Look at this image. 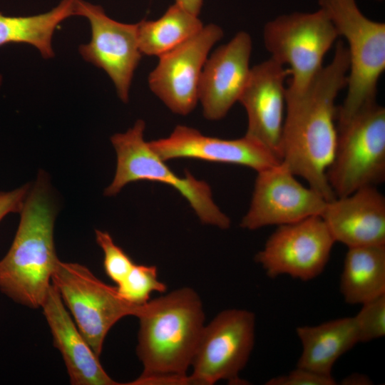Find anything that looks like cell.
Instances as JSON below:
<instances>
[{"mask_svg": "<svg viewBox=\"0 0 385 385\" xmlns=\"http://www.w3.org/2000/svg\"><path fill=\"white\" fill-rule=\"evenodd\" d=\"M349 68L346 46L339 41L332 61L308 88L298 95L286 94L282 163L327 202L336 197L327 176L337 143L335 100L346 86Z\"/></svg>", "mask_w": 385, "mask_h": 385, "instance_id": "obj_1", "label": "cell"}, {"mask_svg": "<svg viewBox=\"0 0 385 385\" xmlns=\"http://www.w3.org/2000/svg\"><path fill=\"white\" fill-rule=\"evenodd\" d=\"M139 319L137 355L143 372L126 384H190L187 371L205 327L200 297L182 287L148 301Z\"/></svg>", "mask_w": 385, "mask_h": 385, "instance_id": "obj_2", "label": "cell"}, {"mask_svg": "<svg viewBox=\"0 0 385 385\" xmlns=\"http://www.w3.org/2000/svg\"><path fill=\"white\" fill-rule=\"evenodd\" d=\"M56 213L48 175L40 170L19 212L12 244L0 260V291L29 308L41 307L59 260L53 238Z\"/></svg>", "mask_w": 385, "mask_h": 385, "instance_id": "obj_3", "label": "cell"}, {"mask_svg": "<svg viewBox=\"0 0 385 385\" xmlns=\"http://www.w3.org/2000/svg\"><path fill=\"white\" fill-rule=\"evenodd\" d=\"M319 4L348 43L347 93L337 108L339 126L376 102L378 81L385 69V24L366 18L356 0H319Z\"/></svg>", "mask_w": 385, "mask_h": 385, "instance_id": "obj_4", "label": "cell"}, {"mask_svg": "<svg viewBox=\"0 0 385 385\" xmlns=\"http://www.w3.org/2000/svg\"><path fill=\"white\" fill-rule=\"evenodd\" d=\"M145 122L139 119L125 133L111 137L116 153V169L104 195L115 196L128 183L141 180L159 182L176 190L190 204L202 223L225 230L230 220L215 202L210 185L188 170L175 173L144 139Z\"/></svg>", "mask_w": 385, "mask_h": 385, "instance_id": "obj_5", "label": "cell"}, {"mask_svg": "<svg viewBox=\"0 0 385 385\" xmlns=\"http://www.w3.org/2000/svg\"><path fill=\"white\" fill-rule=\"evenodd\" d=\"M333 161L327 173L336 197L385 180V109L376 102L337 126Z\"/></svg>", "mask_w": 385, "mask_h": 385, "instance_id": "obj_6", "label": "cell"}, {"mask_svg": "<svg viewBox=\"0 0 385 385\" xmlns=\"http://www.w3.org/2000/svg\"><path fill=\"white\" fill-rule=\"evenodd\" d=\"M322 9L277 17L264 27L263 40L272 58L289 66L287 95L303 93L319 73L324 56L339 37Z\"/></svg>", "mask_w": 385, "mask_h": 385, "instance_id": "obj_7", "label": "cell"}, {"mask_svg": "<svg viewBox=\"0 0 385 385\" xmlns=\"http://www.w3.org/2000/svg\"><path fill=\"white\" fill-rule=\"evenodd\" d=\"M57 289L78 329L100 357L112 327L124 317H137L143 305L128 302L86 266L60 260L52 274Z\"/></svg>", "mask_w": 385, "mask_h": 385, "instance_id": "obj_8", "label": "cell"}, {"mask_svg": "<svg viewBox=\"0 0 385 385\" xmlns=\"http://www.w3.org/2000/svg\"><path fill=\"white\" fill-rule=\"evenodd\" d=\"M255 315L242 309L222 311L205 325L188 376L190 384L212 385L220 380L245 384L240 373L255 343Z\"/></svg>", "mask_w": 385, "mask_h": 385, "instance_id": "obj_9", "label": "cell"}, {"mask_svg": "<svg viewBox=\"0 0 385 385\" xmlns=\"http://www.w3.org/2000/svg\"><path fill=\"white\" fill-rule=\"evenodd\" d=\"M334 242L322 217L312 216L278 226L255 260L271 278L309 281L324 271Z\"/></svg>", "mask_w": 385, "mask_h": 385, "instance_id": "obj_10", "label": "cell"}, {"mask_svg": "<svg viewBox=\"0 0 385 385\" xmlns=\"http://www.w3.org/2000/svg\"><path fill=\"white\" fill-rule=\"evenodd\" d=\"M75 15L87 19L91 29V39L79 46V53L108 74L119 98L128 103L133 75L143 56L138 24L117 21L101 6L83 0H75Z\"/></svg>", "mask_w": 385, "mask_h": 385, "instance_id": "obj_11", "label": "cell"}, {"mask_svg": "<svg viewBox=\"0 0 385 385\" xmlns=\"http://www.w3.org/2000/svg\"><path fill=\"white\" fill-rule=\"evenodd\" d=\"M327 201L304 187L282 163L257 172L250 207L240 227L249 230L321 215Z\"/></svg>", "mask_w": 385, "mask_h": 385, "instance_id": "obj_12", "label": "cell"}, {"mask_svg": "<svg viewBox=\"0 0 385 385\" xmlns=\"http://www.w3.org/2000/svg\"><path fill=\"white\" fill-rule=\"evenodd\" d=\"M222 37L221 27L207 24L194 36L158 57V63L148 76V86L173 113L186 115L196 106L203 66L211 48Z\"/></svg>", "mask_w": 385, "mask_h": 385, "instance_id": "obj_13", "label": "cell"}, {"mask_svg": "<svg viewBox=\"0 0 385 385\" xmlns=\"http://www.w3.org/2000/svg\"><path fill=\"white\" fill-rule=\"evenodd\" d=\"M288 75L289 69L272 58L255 65L238 101L247 115L245 135L265 145L280 160Z\"/></svg>", "mask_w": 385, "mask_h": 385, "instance_id": "obj_14", "label": "cell"}, {"mask_svg": "<svg viewBox=\"0 0 385 385\" xmlns=\"http://www.w3.org/2000/svg\"><path fill=\"white\" fill-rule=\"evenodd\" d=\"M148 143L165 161L192 158L246 166L257 173L282 163L265 145L245 135L237 139H222L181 125H177L169 136Z\"/></svg>", "mask_w": 385, "mask_h": 385, "instance_id": "obj_15", "label": "cell"}, {"mask_svg": "<svg viewBox=\"0 0 385 385\" xmlns=\"http://www.w3.org/2000/svg\"><path fill=\"white\" fill-rule=\"evenodd\" d=\"M252 48L250 34L240 31L207 57L200 75L197 93L206 119H222L239 101L251 71Z\"/></svg>", "mask_w": 385, "mask_h": 385, "instance_id": "obj_16", "label": "cell"}, {"mask_svg": "<svg viewBox=\"0 0 385 385\" xmlns=\"http://www.w3.org/2000/svg\"><path fill=\"white\" fill-rule=\"evenodd\" d=\"M320 216L334 242L348 248L385 245V197L375 186L336 197Z\"/></svg>", "mask_w": 385, "mask_h": 385, "instance_id": "obj_17", "label": "cell"}, {"mask_svg": "<svg viewBox=\"0 0 385 385\" xmlns=\"http://www.w3.org/2000/svg\"><path fill=\"white\" fill-rule=\"evenodd\" d=\"M41 308L50 328L53 345L62 355L71 384H120L104 370L99 357L78 329L52 283Z\"/></svg>", "mask_w": 385, "mask_h": 385, "instance_id": "obj_18", "label": "cell"}, {"mask_svg": "<svg viewBox=\"0 0 385 385\" xmlns=\"http://www.w3.org/2000/svg\"><path fill=\"white\" fill-rule=\"evenodd\" d=\"M302 344L297 366L332 376L337 359L359 343L354 317L330 320L314 326L297 327Z\"/></svg>", "mask_w": 385, "mask_h": 385, "instance_id": "obj_19", "label": "cell"}, {"mask_svg": "<svg viewBox=\"0 0 385 385\" xmlns=\"http://www.w3.org/2000/svg\"><path fill=\"white\" fill-rule=\"evenodd\" d=\"M340 292L350 304H362L385 294V245L348 248Z\"/></svg>", "mask_w": 385, "mask_h": 385, "instance_id": "obj_20", "label": "cell"}, {"mask_svg": "<svg viewBox=\"0 0 385 385\" xmlns=\"http://www.w3.org/2000/svg\"><path fill=\"white\" fill-rule=\"evenodd\" d=\"M75 15V0H61L51 11L27 16H10L0 12V46L27 43L38 50L45 59L55 56L52 38L57 26Z\"/></svg>", "mask_w": 385, "mask_h": 385, "instance_id": "obj_21", "label": "cell"}, {"mask_svg": "<svg viewBox=\"0 0 385 385\" xmlns=\"http://www.w3.org/2000/svg\"><path fill=\"white\" fill-rule=\"evenodd\" d=\"M138 24V41L142 55L159 57L179 46L204 26L195 16L178 4L153 21L143 20Z\"/></svg>", "mask_w": 385, "mask_h": 385, "instance_id": "obj_22", "label": "cell"}, {"mask_svg": "<svg viewBox=\"0 0 385 385\" xmlns=\"http://www.w3.org/2000/svg\"><path fill=\"white\" fill-rule=\"evenodd\" d=\"M116 288L128 302L143 305L149 301L153 292H164L167 286L159 280L155 266L135 264Z\"/></svg>", "mask_w": 385, "mask_h": 385, "instance_id": "obj_23", "label": "cell"}, {"mask_svg": "<svg viewBox=\"0 0 385 385\" xmlns=\"http://www.w3.org/2000/svg\"><path fill=\"white\" fill-rule=\"evenodd\" d=\"M96 240L103 252V267L107 276L116 284L128 274L135 263L118 246L108 232L96 230Z\"/></svg>", "mask_w": 385, "mask_h": 385, "instance_id": "obj_24", "label": "cell"}, {"mask_svg": "<svg viewBox=\"0 0 385 385\" xmlns=\"http://www.w3.org/2000/svg\"><path fill=\"white\" fill-rule=\"evenodd\" d=\"M354 316L359 343L368 342L385 336V294L361 304Z\"/></svg>", "mask_w": 385, "mask_h": 385, "instance_id": "obj_25", "label": "cell"}, {"mask_svg": "<svg viewBox=\"0 0 385 385\" xmlns=\"http://www.w3.org/2000/svg\"><path fill=\"white\" fill-rule=\"evenodd\" d=\"M332 376L324 375L313 371L297 366L285 375L270 379L267 385H334Z\"/></svg>", "mask_w": 385, "mask_h": 385, "instance_id": "obj_26", "label": "cell"}, {"mask_svg": "<svg viewBox=\"0 0 385 385\" xmlns=\"http://www.w3.org/2000/svg\"><path fill=\"white\" fill-rule=\"evenodd\" d=\"M26 183L10 191H0V222L10 213H19L31 188Z\"/></svg>", "mask_w": 385, "mask_h": 385, "instance_id": "obj_27", "label": "cell"}, {"mask_svg": "<svg viewBox=\"0 0 385 385\" xmlns=\"http://www.w3.org/2000/svg\"><path fill=\"white\" fill-rule=\"evenodd\" d=\"M175 3L190 12L198 16L202 5V0H175Z\"/></svg>", "mask_w": 385, "mask_h": 385, "instance_id": "obj_28", "label": "cell"}, {"mask_svg": "<svg viewBox=\"0 0 385 385\" xmlns=\"http://www.w3.org/2000/svg\"><path fill=\"white\" fill-rule=\"evenodd\" d=\"M342 382V384L346 385H367L371 384V381L368 376L361 374L349 375L345 377Z\"/></svg>", "mask_w": 385, "mask_h": 385, "instance_id": "obj_29", "label": "cell"}, {"mask_svg": "<svg viewBox=\"0 0 385 385\" xmlns=\"http://www.w3.org/2000/svg\"><path fill=\"white\" fill-rule=\"evenodd\" d=\"M2 81H3V76H2L1 74H0V88H1V86L2 85Z\"/></svg>", "mask_w": 385, "mask_h": 385, "instance_id": "obj_30", "label": "cell"}]
</instances>
